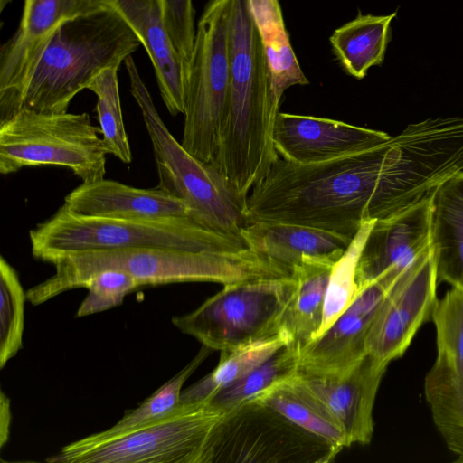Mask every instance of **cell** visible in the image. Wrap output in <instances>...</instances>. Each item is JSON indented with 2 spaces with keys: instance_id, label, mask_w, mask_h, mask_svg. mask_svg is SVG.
<instances>
[{
  "instance_id": "6da1fadb",
  "label": "cell",
  "mask_w": 463,
  "mask_h": 463,
  "mask_svg": "<svg viewBox=\"0 0 463 463\" xmlns=\"http://www.w3.org/2000/svg\"><path fill=\"white\" fill-rule=\"evenodd\" d=\"M229 44V99L212 165L246 198L279 157L272 142L267 58L246 0H231Z\"/></svg>"
},
{
  "instance_id": "7a4b0ae2",
  "label": "cell",
  "mask_w": 463,
  "mask_h": 463,
  "mask_svg": "<svg viewBox=\"0 0 463 463\" xmlns=\"http://www.w3.org/2000/svg\"><path fill=\"white\" fill-rule=\"evenodd\" d=\"M55 272L28 289L26 299L37 306L70 289L83 288L92 275L118 269L140 286L179 282H216L223 286L290 273L249 248L235 252L189 251L163 248H131L71 252L51 261Z\"/></svg>"
},
{
  "instance_id": "3957f363",
  "label": "cell",
  "mask_w": 463,
  "mask_h": 463,
  "mask_svg": "<svg viewBox=\"0 0 463 463\" xmlns=\"http://www.w3.org/2000/svg\"><path fill=\"white\" fill-rule=\"evenodd\" d=\"M140 45L116 7L66 22L52 34L23 89L0 109V121L24 109L68 111L74 97L102 71L118 68Z\"/></svg>"
},
{
  "instance_id": "277c9868",
  "label": "cell",
  "mask_w": 463,
  "mask_h": 463,
  "mask_svg": "<svg viewBox=\"0 0 463 463\" xmlns=\"http://www.w3.org/2000/svg\"><path fill=\"white\" fill-rule=\"evenodd\" d=\"M32 253L49 262L77 251L163 248L235 252L249 249L242 235L212 229L193 217L113 219L80 215L62 204L29 232Z\"/></svg>"
},
{
  "instance_id": "5b68a950",
  "label": "cell",
  "mask_w": 463,
  "mask_h": 463,
  "mask_svg": "<svg viewBox=\"0 0 463 463\" xmlns=\"http://www.w3.org/2000/svg\"><path fill=\"white\" fill-rule=\"evenodd\" d=\"M124 64L130 93L141 111L152 144L158 175L156 188L184 202L194 219L204 225L241 235L247 225L246 203L236 196L212 164L194 156L171 134L132 56Z\"/></svg>"
},
{
  "instance_id": "8992f818",
  "label": "cell",
  "mask_w": 463,
  "mask_h": 463,
  "mask_svg": "<svg viewBox=\"0 0 463 463\" xmlns=\"http://www.w3.org/2000/svg\"><path fill=\"white\" fill-rule=\"evenodd\" d=\"M230 3L208 1L196 25L191 56L184 63L181 144L208 164L218 151L229 99Z\"/></svg>"
},
{
  "instance_id": "52a82bcc",
  "label": "cell",
  "mask_w": 463,
  "mask_h": 463,
  "mask_svg": "<svg viewBox=\"0 0 463 463\" xmlns=\"http://www.w3.org/2000/svg\"><path fill=\"white\" fill-rule=\"evenodd\" d=\"M100 135L86 112L20 110L0 121V173L59 165L82 183L102 179L109 153Z\"/></svg>"
},
{
  "instance_id": "ba28073f",
  "label": "cell",
  "mask_w": 463,
  "mask_h": 463,
  "mask_svg": "<svg viewBox=\"0 0 463 463\" xmlns=\"http://www.w3.org/2000/svg\"><path fill=\"white\" fill-rule=\"evenodd\" d=\"M341 450L250 399L226 411L215 424L205 463H328Z\"/></svg>"
},
{
  "instance_id": "9c48e42d",
  "label": "cell",
  "mask_w": 463,
  "mask_h": 463,
  "mask_svg": "<svg viewBox=\"0 0 463 463\" xmlns=\"http://www.w3.org/2000/svg\"><path fill=\"white\" fill-rule=\"evenodd\" d=\"M223 411L209 401L179 402L162 417L85 449L63 447L50 463H204Z\"/></svg>"
},
{
  "instance_id": "30bf717a",
  "label": "cell",
  "mask_w": 463,
  "mask_h": 463,
  "mask_svg": "<svg viewBox=\"0 0 463 463\" xmlns=\"http://www.w3.org/2000/svg\"><path fill=\"white\" fill-rule=\"evenodd\" d=\"M294 287L292 275L224 285L191 313L174 317L180 331L212 350H228L281 333L284 310Z\"/></svg>"
},
{
  "instance_id": "8fae6325",
  "label": "cell",
  "mask_w": 463,
  "mask_h": 463,
  "mask_svg": "<svg viewBox=\"0 0 463 463\" xmlns=\"http://www.w3.org/2000/svg\"><path fill=\"white\" fill-rule=\"evenodd\" d=\"M432 246L402 275L379 308L367 338V352L390 364L402 357L438 300Z\"/></svg>"
},
{
  "instance_id": "7c38bea8",
  "label": "cell",
  "mask_w": 463,
  "mask_h": 463,
  "mask_svg": "<svg viewBox=\"0 0 463 463\" xmlns=\"http://www.w3.org/2000/svg\"><path fill=\"white\" fill-rule=\"evenodd\" d=\"M114 7L113 0H24L19 26L0 49V109L28 81L60 26Z\"/></svg>"
},
{
  "instance_id": "4fadbf2b",
  "label": "cell",
  "mask_w": 463,
  "mask_h": 463,
  "mask_svg": "<svg viewBox=\"0 0 463 463\" xmlns=\"http://www.w3.org/2000/svg\"><path fill=\"white\" fill-rule=\"evenodd\" d=\"M406 269H391L360 288L338 318L301 348L298 371L310 374L341 373L362 360L368 354L367 338L374 317Z\"/></svg>"
},
{
  "instance_id": "5bb4252c",
  "label": "cell",
  "mask_w": 463,
  "mask_h": 463,
  "mask_svg": "<svg viewBox=\"0 0 463 463\" xmlns=\"http://www.w3.org/2000/svg\"><path fill=\"white\" fill-rule=\"evenodd\" d=\"M388 365L367 354L341 373L310 374L298 371L297 375L334 419L348 446L366 445L373 435V406Z\"/></svg>"
},
{
  "instance_id": "9a60e30c",
  "label": "cell",
  "mask_w": 463,
  "mask_h": 463,
  "mask_svg": "<svg viewBox=\"0 0 463 463\" xmlns=\"http://www.w3.org/2000/svg\"><path fill=\"white\" fill-rule=\"evenodd\" d=\"M386 132L327 118L279 112L272 142L279 157L296 165L331 160L379 145Z\"/></svg>"
},
{
  "instance_id": "2e32d148",
  "label": "cell",
  "mask_w": 463,
  "mask_h": 463,
  "mask_svg": "<svg viewBox=\"0 0 463 463\" xmlns=\"http://www.w3.org/2000/svg\"><path fill=\"white\" fill-rule=\"evenodd\" d=\"M432 198L373 222L357 263L358 289L392 269H407L432 246Z\"/></svg>"
},
{
  "instance_id": "e0dca14e",
  "label": "cell",
  "mask_w": 463,
  "mask_h": 463,
  "mask_svg": "<svg viewBox=\"0 0 463 463\" xmlns=\"http://www.w3.org/2000/svg\"><path fill=\"white\" fill-rule=\"evenodd\" d=\"M64 204L77 214L91 217L194 218L191 209L184 202L156 187L137 188L105 178L82 183L65 196Z\"/></svg>"
},
{
  "instance_id": "ac0fdd59",
  "label": "cell",
  "mask_w": 463,
  "mask_h": 463,
  "mask_svg": "<svg viewBox=\"0 0 463 463\" xmlns=\"http://www.w3.org/2000/svg\"><path fill=\"white\" fill-rule=\"evenodd\" d=\"M139 37L153 65L164 104L172 116L184 111V62L165 24L159 0H113Z\"/></svg>"
},
{
  "instance_id": "d6986e66",
  "label": "cell",
  "mask_w": 463,
  "mask_h": 463,
  "mask_svg": "<svg viewBox=\"0 0 463 463\" xmlns=\"http://www.w3.org/2000/svg\"><path fill=\"white\" fill-rule=\"evenodd\" d=\"M241 235L249 248L289 271L304 258L336 262L354 239L310 226L269 222L248 223Z\"/></svg>"
},
{
  "instance_id": "ffe728a7",
  "label": "cell",
  "mask_w": 463,
  "mask_h": 463,
  "mask_svg": "<svg viewBox=\"0 0 463 463\" xmlns=\"http://www.w3.org/2000/svg\"><path fill=\"white\" fill-rule=\"evenodd\" d=\"M246 1L267 58L270 114L275 123L285 90L296 85H307L309 81L291 46L279 0Z\"/></svg>"
},
{
  "instance_id": "44dd1931",
  "label": "cell",
  "mask_w": 463,
  "mask_h": 463,
  "mask_svg": "<svg viewBox=\"0 0 463 463\" xmlns=\"http://www.w3.org/2000/svg\"><path fill=\"white\" fill-rule=\"evenodd\" d=\"M336 262L304 258L292 269L294 287L283 313L280 331L300 350L319 332L326 288Z\"/></svg>"
},
{
  "instance_id": "7402d4cb",
  "label": "cell",
  "mask_w": 463,
  "mask_h": 463,
  "mask_svg": "<svg viewBox=\"0 0 463 463\" xmlns=\"http://www.w3.org/2000/svg\"><path fill=\"white\" fill-rule=\"evenodd\" d=\"M432 199L438 281L463 289V172L439 186Z\"/></svg>"
},
{
  "instance_id": "603a6c76",
  "label": "cell",
  "mask_w": 463,
  "mask_h": 463,
  "mask_svg": "<svg viewBox=\"0 0 463 463\" xmlns=\"http://www.w3.org/2000/svg\"><path fill=\"white\" fill-rule=\"evenodd\" d=\"M396 12L386 15L359 14L335 29L329 42L345 71L358 80L368 70L381 65L391 38V23Z\"/></svg>"
},
{
  "instance_id": "cb8c5ba5",
  "label": "cell",
  "mask_w": 463,
  "mask_h": 463,
  "mask_svg": "<svg viewBox=\"0 0 463 463\" xmlns=\"http://www.w3.org/2000/svg\"><path fill=\"white\" fill-rule=\"evenodd\" d=\"M253 399L273 408L298 426L339 449L349 447L334 419L297 373L272 384Z\"/></svg>"
},
{
  "instance_id": "d4e9b609",
  "label": "cell",
  "mask_w": 463,
  "mask_h": 463,
  "mask_svg": "<svg viewBox=\"0 0 463 463\" xmlns=\"http://www.w3.org/2000/svg\"><path fill=\"white\" fill-rule=\"evenodd\" d=\"M289 344V336L281 332L267 339L221 351L217 366L182 392L180 402L209 401Z\"/></svg>"
},
{
  "instance_id": "484cf974",
  "label": "cell",
  "mask_w": 463,
  "mask_h": 463,
  "mask_svg": "<svg viewBox=\"0 0 463 463\" xmlns=\"http://www.w3.org/2000/svg\"><path fill=\"white\" fill-rule=\"evenodd\" d=\"M211 350V348L203 345L193 360L177 374L154 392L138 407L126 412L115 425L66 446L71 449L89 448L111 439L162 417L178 404L184 383L205 360Z\"/></svg>"
},
{
  "instance_id": "4316f807",
  "label": "cell",
  "mask_w": 463,
  "mask_h": 463,
  "mask_svg": "<svg viewBox=\"0 0 463 463\" xmlns=\"http://www.w3.org/2000/svg\"><path fill=\"white\" fill-rule=\"evenodd\" d=\"M424 394L433 422L448 449L463 462V376L429 371Z\"/></svg>"
},
{
  "instance_id": "83f0119b",
  "label": "cell",
  "mask_w": 463,
  "mask_h": 463,
  "mask_svg": "<svg viewBox=\"0 0 463 463\" xmlns=\"http://www.w3.org/2000/svg\"><path fill=\"white\" fill-rule=\"evenodd\" d=\"M431 320L436 332L437 354L430 371L463 375V289L450 288L438 298Z\"/></svg>"
},
{
  "instance_id": "f1b7e54d",
  "label": "cell",
  "mask_w": 463,
  "mask_h": 463,
  "mask_svg": "<svg viewBox=\"0 0 463 463\" xmlns=\"http://www.w3.org/2000/svg\"><path fill=\"white\" fill-rule=\"evenodd\" d=\"M299 358V346L287 345L236 383L216 393L209 402L223 411L231 410L297 373Z\"/></svg>"
},
{
  "instance_id": "f546056e",
  "label": "cell",
  "mask_w": 463,
  "mask_h": 463,
  "mask_svg": "<svg viewBox=\"0 0 463 463\" xmlns=\"http://www.w3.org/2000/svg\"><path fill=\"white\" fill-rule=\"evenodd\" d=\"M118 69L108 68L102 71L87 90L97 96L99 128L108 153L129 164L132 162V153L123 120Z\"/></svg>"
},
{
  "instance_id": "4dcf8cb0",
  "label": "cell",
  "mask_w": 463,
  "mask_h": 463,
  "mask_svg": "<svg viewBox=\"0 0 463 463\" xmlns=\"http://www.w3.org/2000/svg\"><path fill=\"white\" fill-rule=\"evenodd\" d=\"M373 222H363L335 264L326 288L321 327L316 337L324 333L355 298L359 290L356 283L357 263Z\"/></svg>"
},
{
  "instance_id": "1f68e13d",
  "label": "cell",
  "mask_w": 463,
  "mask_h": 463,
  "mask_svg": "<svg viewBox=\"0 0 463 463\" xmlns=\"http://www.w3.org/2000/svg\"><path fill=\"white\" fill-rule=\"evenodd\" d=\"M16 270L0 258V368L23 347L24 301Z\"/></svg>"
},
{
  "instance_id": "d6a6232c",
  "label": "cell",
  "mask_w": 463,
  "mask_h": 463,
  "mask_svg": "<svg viewBox=\"0 0 463 463\" xmlns=\"http://www.w3.org/2000/svg\"><path fill=\"white\" fill-rule=\"evenodd\" d=\"M140 287L131 275L118 269H105L89 278L83 285L88 295L79 307L76 317L102 312L123 303L128 293Z\"/></svg>"
},
{
  "instance_id": "836d02e7",
  "label": "cell",
  "mask_w": 463,
  "mask_h": 463,
  "mask_svg": "<svg viewBox=\"0 0 463 463\" xmlns=\"http://www.w3.org/2000/svg\"><path fill=\"white\" fill-rule=\"evenodd\" d=\"M10 400L5 394V392H1L0 396V447L3 448L4 445L8 441L10 435V426H11V406Z\"/></svg>"
},
{
  "instance_id": "e575fe53",
  "label": "cell",
  "mask_w": 463,
  "mask_h": 463,
  "mask_svg": "<svg viewBox=\"0 0 463 463\" xmlns=\"http://www.w3.org/2000/svg\"><path fill=\"white\" fill-rule=\"evenodd\" d=\"M164 15L174 17L187 13L193 7V0H159Z\"/></svg>"
},
{
  "instance_id": "d590c367",
  "label": "cell",
  "mask_w": 463,
  "mask_h": 463,
  "mask_svg": "<svg viewBox=\"0 0 463 463\" xmlns=\"http://www.w3.org/2000/svg\"><path fill=\"white\" fill-rule=\"evenodd\" d=\"M12 0H0L1 2V11L4 10L6 5H8Z\"/></svg>"
}]
</instances>
